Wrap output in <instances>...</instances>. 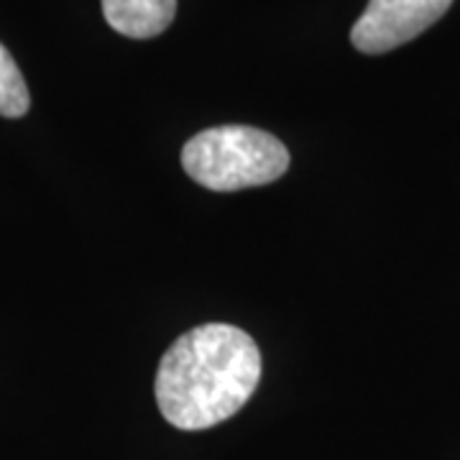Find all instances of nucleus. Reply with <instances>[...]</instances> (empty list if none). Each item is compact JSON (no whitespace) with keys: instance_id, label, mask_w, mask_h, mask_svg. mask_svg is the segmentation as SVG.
I'll return each mask as SVG.
<instances>
[{"instance_id":"nucleus-1","label":"nucleus","mask_w":460,"mask_h":460,"mask_svg":"<svg viewBox=\"0 0 460 460\" xmlns=\"http://www.w3.org/2000/svg\"><path fill=\"white\" fill-rule=\"evenodd\" d=\"M261 381V350L235 325L208 323L169 345L156 371V404L169 425L208 429L243 410Z\"/></svg>"},{"instance_id":"nucleus-2","label":"nucleus","mask_w":460,"mask_h":460,"mask_svg":"<svg viewBox=\"0 0 460 460\" xmlns=\"http://www.w3.org/2000/svg\"><path fill=\"white\" fill-rule=\"evenodd\" d=\"M181 166L205 190L235 192L279 180L289 169V151L261 128L217 126L184 144Z\"/></svg>"},{"instance_id":"nucleus-3","label":"nucleus","mask_w":460,"mask_h":460,"mask_svg":"<svg viewBox=\"0 0 460 460\" xmlns=\"http://www.w3.org/2000/svg\"><path fill=\"white\" fill-rule=\"evenodd\" d=\"M453 0H368L353 23L350 44L363 54H386L438 23Z\"/></svg>"},{"instance_id":"nucleus-4","label":"nucleus","mask_w":460,"mask_h":460,"mask_svg":"<svg viewBox=\"0 0 460 460\" xmlns=\"http://www.w3.org/2000/svg\"><path fill=\"white\" fill-rule=\"evenodd\" d=\"M102 16L128 39H154L172 26L177 0H102Z\"/></svg>"},{"instance_id":"nucleus-5","label":"nucleus","mask_w":460,"mask_h":460,"mask_svg":"<svg viewBox=\"0 0 460 460\" xmlns=\"http://www.w3.org/2000/svg\"><path fill=\"white\" fill-rule=\"evenodd\" d=\"M31 95L21 69L13 62L8 49L0 44V115L5 118H21L29 113Z\"/></svg>"}]
</instances>
